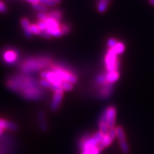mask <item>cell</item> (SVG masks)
Returning a JSON list of instances; mask_svg holds the SVG:
<instances>
[{
    "label": "cell",
    "mask_w": 154,
    "mask_h": 154,
    "mask_svg": "<svg viewBox=\"0 0 154 154\" xmlns=\"http://www.w3.org/2000/svg\"><path fill=\"white\" fill-rule=\"evenodd\" d=\"M103 137V134L99 131L93 136L83 138L80 143L82 154H100L103 149L101 146Z\"/></svg>",
    "instance_id": "cell-1"
},
{
    "label": "cell",
    "mask_w": 154,
    "mask_h": 154,
    "mask_svg": "<svg viewBox=\"0 0 154 154\" xmlns=\"http://www.w3.org/2000/svg\"><path fill=\"white\" fill-rule=\"evenodd\" d=\"M106 66L108 69V72H115L117 71L119 63L117 59V54L116 53L113 49H110L106 56Z\"/></svg>",
    "instance_id": "cell-2"
},
{
    "label": "cell",
    "mask_w": 154,
    "mask_h": 154,
    "mask_svg": "<svg viewBox=\"0 0 154 154\" xmlns=\"http://www.w3.org/2000/svg\"><path fill=\"white\" fill-rule=\"evenodd\" d=\"M45 22L47 27V31L49 32L50 35L56 36V37H59L62 35L60 26H59V23L58 22V21L49 17Z\"/></svg>",
    "instance_id": "cell-3"
},
{
    "label": "cell",
    "mask_w": 154,
    "mask_h": 154,
    "mask_svg": "<svg viewBox=\"0 0 154 154\" xmlns=\"http://www.w3.org/2000/svg\"><path fill=\"white\" fill-rule=\"evenodd\" d=\"M116 137L118 138L121 150L123 153H128L129 152V147H128V142L126 140L124 130L123 129L122 127L118 126L116 128Z\"/></svg>",
    "instance_id": "cell-4"
},
{
    "label": "cell",
    "mask_w": 154,
    "mask_h": 154,
    "mask_svg": "<svg viewBox=\"0 0 154 154\" xmlns=\"http://www.w3.org/2000/svg\"><path fill=\"white\" fill-rule=\"evenodd\" d=\"M42 77L44 79L49 81L52 85L60 86L61 82H63L60 77L58 76L57 73L53 72H45L42 73Z\"/></svg>",
    "instance_id": "cell-5"
},
{
    "label": "cell",
    "mask_w": 154,
    "mask_h": 154,
    "mask_svg": "<svg viewBox=\"0 0 154 154\" xmlns=\"http://www.w3.org/2000/svg\"><path fill=\"white\" fill-rule=\"evenodd\" d=\"M108 119V126H109L110 129L115 128V122H116V111L115 107L109 106L106 109Z\"/></svg>",
    "instance_id": "cell-6"
},
{
    "label": "cell",
    "mask_w": 154,
    "mask_h": 154,
    "mask_svg": "<svg viewBox=\"0 0 154 154\" xmlns=\"http://www.w3.org/2000/svg\"><path fill=\"white\" fill-rule=\"evenodd\" d=\"M58 76L61 78L62 81H66L71 84H75L77 82V78L74 75H72L69 73L65 72V71L61 70V69H57L55 72Z\"/></svg>",
    "instance_id": "cell-7"
},
{
    "label": "cell",
    "mask_w": 154,
    "mask_h": 154,
    "mask_svg": "<svg viewBox=\"0 0 154 154\" xmlns=\"http://www.w3.org/2000/svg\"><path fill=\"white\" fill-rule=\"evenodd\" d=\"M63 99V90H59V91H55L54 95L52 102L51 104V109L52 111H57L60 106L61 101Z\"/></svg>",
    "instance_id": "cell-8"
},
{
    "label": "cell",
    "mask_w": 154,
    "mask_h": 154,
    "mask_svg": "<svg viewBox=\"0 0 154 154\" xmlns=\"http://www.w3.org/2000/svg\"><path fill=\"white\" fill-rule=\"evenodd\" d=\"M0 128L2 129H9L11 131H15L17 129V126L14 123L7 121L5 119H0Z\"/></svg>",
    "instance_id": "cell-9"
},
{
    "label": "cell",
    "mask_w": 154,
    "mask_h": 154,
    "mask_svg": "<svg viewBox=\"0 0 154 154\" xmlns=\"http://www.w3.org/2000/svg\"><path fill=\"white\" fill-rule=\"evenodd\" d=\"M21 24H22L23 29H24V32L25 36L27 38H30L32 36V34L30 31V23L29 21L27 19L23 18L21 19Z\"/></svg>",
    "instance_id": "cell-10"
},
{
    "label": "cell",
    "mask_w": 154,
    "mask_h": 154,
    "mask_svg": "<svg viewBox=\"0 0 154 154\" xmlns=\"http://www.w3.org/2000/svg\"><path fill=\"white\" fill-rule=\"evenodd\" d=\"M105 76L106 82L111 85V84H113V83L119 79V74L117 71H115V72H108V74Z\"/></svg>",
    "instance_id": "cell-11"
},
{
    "label": "cell",
    "mask_w": 154,
    "mask_h": 154,
    "mask_svg": "<svg viewBox=\"0 0 154 154\" xmlns=\"http://www.w3.org/2000/svg\"><path fill=\"white\" fill-rule=\"evenodd\" d=\"M17 58V54L14 51H7L4 54V59L7 63H11L16 61Z\"/></svg>",
    "instance_id": "cell-12"
},
{
    "label": "cell",
    "mask_w": 154,
    "mask_h": 154,
    "mask_svg": "<svg viewBox=\"0 0 154 154\" xmlns=\"http://www.w3.org/2000/svg\"><path fill=\"white\" fill-rule=\"evenodd\" d=\"M41 66L36 62H29L25 63L24 66H22V69L26 72H32V71L38 70L41 68Z\"/></svg>",
    "instance_id": "cell-13"
},
{
    "label": "cell",
    "mask_w": 154,
    "mask_h": 154,
    "mask_svg": "<svg viewBox=\"0 0 154 154\" xmlns=\"http://www.w3.org/2000/svg\"><path fill=\"white\" fill-rule=\"evenodd\" d=\"M32 7L34 10L38 11V12H43L45 13L46 11H48V9L46 7L45 5H42V4H35V5H32Z\"/></svg>",
    "instance_id": "cell-14"
},
{
    "label": "cell",
    "mask_w": 154,
    "mask_h": 154,
    "mask_svg": "<svg viewBox=\"0 0 154 154\" xmlns=\"http://www.w3.org/2000/svg\"><path fill=\"white\" fill-rule=\"evenodd\" d=\"M108 3L106 0H100L99 4H98V10L99 12H104L107 9Z\"/></svg>",
    "instance_id": "cell-15"
},
{
    "label": "cell",
    "mask_w": 154,
    "mask_h": 154,
    "mask_svg": "<svg viewBox=\"0 0 154 154\" xmlns=\"http://www.w3.org/2000/svg\"><path fill=\"white\" fill-rule=\"evenodd\" d=\"M112 49H114V51H116V53L117 54H122L124 52L125 47L122 43H121V42H118V43L116 44V45L113 48H112Z\"/></svg>",
    "instance_id": "cell-16"
},
{
    "label": "cell",
    "mask_w": 154,
    "mask_h": 154,
    "mask_svg": "<svg viewBox=\"0 0 154 154\" xmlns=\"http://www.w3.org/2000/svg\"><path fill=\"white\" fill-rule=\"evenodd\" d=\"M49 18L54 19L57 21H59L61 18V14L60 11H51V13L49 14Z\"/></svg>",
    "instance_id": "cell-17"
},
{
    "label": "cell",
    "mask_w": 154,
    "mask_h": 154,
    "mask_svg": "<svg viewBox=\"0 0 154 154\" xmlns=\"http://www.w3.org/2000/svg\"><path fill=\"white\" fill-rule=\"evenodd\" d=\"M60 86L63 90H66V91H70L73 88L72 84L66 82V81H63Z\"/></svg>",
    "instance_id": "cell-18"
},
{
    "label": "cell",
    "mask_w": 154,
    "mask_h": 154,
    "mask_svg": "<svg viewBox=\"0 0 154 154\" xmlns=\"http://www.w3.org/2000/svg\"><path fill=\"white\" fill-rule=\"evenodd\" d=\"M30 31L32 32V34H37V35H40L41 34L42 31L40 30V29L38 28L37 24H32L30 26Z\"/></svg>",
    "instance_id": "cell-19"
},
{
    "label": "cell",
    "mask_w": 154,
    "mask_h": 154,
    "mask_svg": "<svg viewBox=\"0 0 154 154\" xmlns=\"http://www.w3.org/2000/svg\"><path fill=\"white\" fill-rule=\"evenodd\" d=\"M39 3L44 5L49 6V7H53L56 5V3L53 0H39Z\"/></svg>",
    "instance_id": "cell-20"
},
{
    "label": "cell",
    "mask_w": 154,
    "mask_h": 154,
    "mask_svg": "<svg viewBox=\"0 0 154 154\" xmlns=\"http://www.w3.org/2000/svg\"><path fill=\"white\" fill-rule=\"evenodd\" d=\"M37 17L42 22H46L47 20V19L49 18V15L46 14L45 13L43 12H38L37 14Z\"/></svg>",
    "instance_id": "cell-21"
},
{
    "label": "cell",
    "mask_w": 154,
    "mask_h": 154,
    "mask_svg": "<svg viewBox=\"0 0 154 154\" xmlns=\"http://www.w3.org/2000/svg\"><path fill=\"white\" fill-rule=\"evenodd\" d=\"M40 84H41L42 86H44V87H47V88H51L52 87V84L50 83L49 81L46 80V79H42L40 81Z\"/></svg>",
    "instance_id": "cell-22"
},
{
    "label": "cell",
    "mask_w": 154,
    "mask_h": 154,
    "mask_svg": "<svg viewBox=\"0 0 154 154\" xmlns=\"http://www.w3.org/2000/svg\"><path fill=\"white\" fill-rule=\"evenodd\" d=\"M37 26H38V28L40 29L41 31H47V24H46L45 22H42V21H40L37 23Z\"/></svg>",
    "instance_id": "cell-23"
},
{
    "label": "cell",
    "mask_w": 154,
    "mask_h": 154,
    "mask_svg": "<svg viewBox=\"0 0 154 154\" xmlns=\"http://www.w3.org/2000/svg\"><path fill=\"white\" fill-rule=\"evenodd\" d=\"M117 43H118V42H116V40L115 38H110V39L108 41V45L110 47V49H112V48L114 47L116 45Z\"/></svg>",
    "instance_id": "cell-24"
},
{
    "label": "cell",
    "mask_w": 154,
    "mask_h": 154,
    "mask_svg": "<svg viewBox=\"0 0 154 154\" xmlns=\"http://www.w3.org/2000/svg\"><path fill=\"white\" fill-rule=\"evenodd\" d=\"M7 7H6L5 5L2 2L0 1V12L5 13L7 12Z\"/></svg>",
    "instance_id": "cell-25"
},
{
    "label": "cell",
    "mask_w": 154,
    "mask_h": 154,
    "mask_svg": "<svg viewBox=\"0 0 154 154\" xmlns=\"http://www.w3.org/2000/svg\"><path fill=\"white\" fill-rule=\"evenodd\" d=\"M60 29L61 31V32H62V34H67L69 32V29L68 26H66V25H62V26L60 27Z\"/></svg>",
    "instance_id": "cell-26"
},
{
    "label": "cell",
    "mask_w": 154,
    "mask_h": 154,
    "mask_svg": "<svg viewBox=\"0 0 154 154\" xmlns=\"http://www.w3.org/2000/svg\"><path fill=\"white\" fill-rule=\"evenodd\" d=\"M40 35H42V36H44V38H50L51 36L49 34V32H48L47 31H42L41 34H40Z\"/></svg>",
    "instance_id": "cell-27"
},
{
    "label": "cell",
    "mask_w": 154,
    "mask_h": 154,
    "mask_svg": "<svg viewBox=\"0 0 154 154\" xmlns=\"http://www.w3.org/2000/svg\"><path fill=\"white\" fill-rule=\"evenodd\" d=\"M26 1L30 2L32 5H35V4L39 3V0H26Z\"/></svg>",
    "instance_id": "cell-28"
},
{
    "label": "cell",
    "mask_w": 154,
    "mask_h": 154,
    "mask_svg": "<svg viewBox=\"0 0 154 154\" xmlns=\"http://www.w3.org/2000/svg\"><path fill=\"white\" fill-rule=\"evenodd\" d=\"M53 1L56 4H59V3L61 2V0H53Z\"/></svg>",
    "instance_id": "cell-29"
},
{
    "label": "cell",
    "mask_w": 154,
    "mask_h": 154,
    "mask_svg": "<svg viewBox=\"0 0 154 154\" xmlns=\"http://www.w3.org/2000/svg\"><path fill=\"white\" fill-rule=\"evenodd\" d=\"M149 2L151 4V5H154V0H149Z\"/></svg>",
    "instance_id": "cell-30"
},
{
    "label": "cell",
    "mask_w": 154,
    "mask_h": 154,
    "mask_svg": "<svg viewBox=\"0 0 154 154\" xmlns=\"http://www.w3.org/2000/svg\"><path fill=\"white\" fill-rule=\"evenodd\" d=\"M2 131H3V129H2V128H0V135L2 134Z\"/></svg>",
    "instance_id": "cell-31"
},
{
    "label": "cell",
    "mask_w": 154,
    "mask_h": 154,
    "mask_svg": "<svg viewBox=\"0 0 154 154\" xmlns=\"http://www.w3.org/2000/svg\"><path fill=\"white\" fill-rule=\"evenodd\" d=\"M106 2H107L108 4H109V3L111 2V0H106Z\"/></svg>",
    "instance_id": "cell-32"
}]
</instances>
